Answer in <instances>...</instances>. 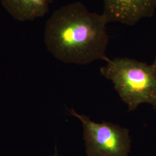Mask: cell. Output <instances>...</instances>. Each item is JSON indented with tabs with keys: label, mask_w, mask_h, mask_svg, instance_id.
I'll return each instance as SVG.
<instances>
[{
	"label": "cell",
	"mask_w": 156,
	"mask_h": 156,
	"mask_svg": "<svg viewBox=\"0 0 156 156\" xmlns=\"http://www.w3.org/2000/svg\"><path fill=\"white\" fill-rule=\"evenodd\" d=\"M108 23L103 13L90 12L80 2L68 4L56 10L46 22V47L56 59L67 64L109 62Z\"/></svg>",
	"instance_id": "6da1fadb"
},
{
	"label": "cell",
	"mask_w": 156,
	"mask_h": 156,
	"mask_svg": "<svg viewBox=\"0 0 156 156\" xmlns=\"http://www.w3.org/2000/svg\"><path fill=\"white\" fill-rule=\"evenodd\" d=\"M100 73L111 80L128 111L145 103L156 109V57L151 64L127 57L115 58L101 67Z\"/></svg>",
	"instance_id": "7a4b0ae2"
},
{
	"label": "cell",
	"mask_w": 156,
	"mask_h": 156,
	"mask_svg": "<svg viewBox=\"0 0 156 156\" xmlns=\"http://www.w3.org/2000/svg\"><path fill=\"white\" fill-rule=\"evenodd\" d=\"M69 113L82 124L87 156H128L131 140L127 128L110 122L95 123L74 109Z\"/></svg>",
	"instance_id": "3957f363"
},
{
	"label": "cell",
	"mask_w": 156,
	"mask_h": 156,
	"mask_svg": "<svg viewBox=\"0 0 156 156\" xmlns=\"http://www.w3.org/2000/svg\"><path fill=\"white\" fill-rule=\"evenodd\" d=\"M104 12L108 23L133 26L151 17L156 9V0H103Z\"/></svg>",
	"instance_id": "277c9868"
},
{
	"label": "cell",
	"mask_w": 156,
	"mask_h": 156,
	"mask_svg": "<svg viewBox=\"0 0 156 156\" xmlns=\"http://www.w3.org/2000/svg\"><path fill=\"white\" fill-rule=\"evenodd\" d=\"M4 8L15 20L32 21L49 11V0H1Z\"/></svg>",
	"instance_id": "5b68a950"
},
{
	"label": "cell",
	"mask_w": 156,
	"mask_h": 156,
	"mask_svg": "<svg viewBox=\"0 0 156 156\" xmlns=\"http://www.w3.org/2000/svg\"><path fill=\"white\" fill-rule=\"evenodd\" d=\"M51 156H60L58 155V153H57V151H56V152L54 153V154L53 155H52Z\"/></svg>",
	"instance_id": "8992f818"
}]
</instances>
